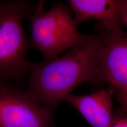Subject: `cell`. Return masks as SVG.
<instances>
[{
  "label": "cell",
  "instance_id": "6da1fadb",
  "mask_svg": "<svg viewBox=\"0 0 127 127\" xmlns=\"http://www.w3.org/2000/svg\"><path fill=\"white\" fill-rule=\"evenodd\" d=\"M106 32L88 35L64 54L48 62H31L26 93L37 103L54 112L77 86L97 76Z\"/></svg>",
  "mask_w": 127,
  "mask_h": 127
},
{
  "label": "cell",
  "instance_id": "7a4b0ae2",
  "mask_svg": "<svg viewBox=\"0 0 127 127\" xmlns=\"http://www.w3.org/2000/svg\"><path fill=\"white\" fill-rule=\"evenodd\" d=\"M37 6L26 0L0 2V87L5 86L9 80L20 79L29 72L31 44L22 22Z\"/></svg>",
  "mask_w": 127,
  "mask_h": 127
},
{
  "label": "cell",
  "instance_id": "3957f363",
  "mask_svg": "<svg viewBox=\"0 0 127 127\" xmlns=\"http://www.w3.org/2000/svg\"><path fill=\"white\" fill-rule=\"evenodd\" d=\"M42 6L39 3L30 17V44L42 53L43 62H48L88 35L78 30L69 6L58 2L45 12Z\"/></svg>",
  "mask_w": 127,
  "mask_h": 127
},
{
  "label": "cell",
  "instance_id": "277c9868",
  "mask_svg": "<svg viewBox=\"0 0 127 127\" xmlns=\"http://www.w3.org/2000/svg\"><path fill=\"white\" fill-rule=\"evenodd\" d=\"M53 112L26 92L0 87V127H54Z\"/></svg>",
  "mask_w": 127,
  "mask_h": 127
},
{
  "label": "cell",
  "instance_id": "5b68a950",
  "mask_svg": "<svg viewBox=\"0 0 127 127\" xmlns=\"http://www.w3.org/2000/svg\"><path fill=\"white\" fill-rule=\"evenodd\" d=\"M69 6L74 13L78 25L90 20L100 21L109 33L124 35L122 26L123 0H70Z\"/></svg>",
  "mask_w": 127,
  "mask_h": 127
},
{
  "label": "cell",
  "instance_id": "8992f818",
  "mask_svg": "<svg viewBox=\"0 0 127 127\" xmlns=\"http://www.w3.org/2000/svg\"><path fill=\"white\" fill-rule=\"evenodd\" d=\"M119 91L127 90V37L106 32V41L97 77Z\"/></svg>",
  "mask_w": 127,
  "mask_h": 127
},
{
  "label": "cell",
  "instance_id": "52a82bcc",
  "mask_svg": "<svg viewBox=\"0 0 127 127\" xmlns=\"http://www.w3.org/2000/svg\"><path fill=\"white\" fill-rule=\"evenodd\" d=\"M112 90H102L89 95L69 94L63 100L78 110L92 127H112L113 123Z\"/></svg>",
  "mask_w": 127,
  "mask_h": 127
},
{
  "label": "cell",
  "instance_id": "ba28073f",
  "mask_svg": "<svg viewBox=\"0 0 127 127\" xmlns=\"http://www.w3.org/2000/svg\"><path fill=\"white\" fill-rule=\"evenodd\" d=\"M122 22L123 25L126 27V32L124 33V35L127 37V0H123Z\"/></svg>",
  "mask_w": 127,
  "mask_h": 127
},
{
  "label": "cell",
  "instance_id": "9c48e42d",
  "mask_svg": "<svg viewBox=\"0 0 127 127\" xmlns=\"http://www.w3.org/2000/svg\"><path fill=\"white\" fill-rule=\"evenodd\" d=\"M118 97L123 105L127 108V90L119 91L118 93Z\"/></svg>",
  "mask_w": 127,
  "mask_h": 127
},
{
  "label": "cell",
  "instance_id": "30bf717a",
  "mask_svg": "<svg viewBox=\"0 0 127 127\" xmlns=\"http://www.w3.org/2000/svg\"><path fill=\"white\" fill-rule=\"evenodd\" d=\"M112 127H127V119H123L114 124Z\"/></svg>",
  "mask_w": 127,
  "mask_h": 127
}]
</instances>
